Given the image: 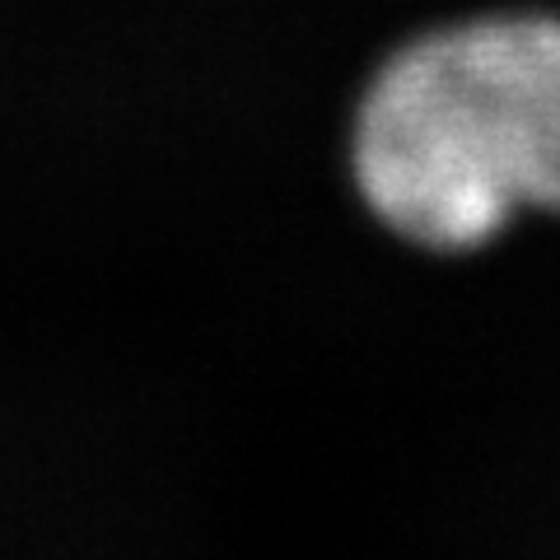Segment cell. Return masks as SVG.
Masks as SVG:
<instances>
[{
  "mask_svg": "<svg viewBox=\"0 0 560 560\" xmlns=\"http://www.w3.org/2000/svg\"><path fill=\"white\" fill-rule=\"evenodd\" d=\"M350 173L430 253L481 248L523 206L560 215V20L490 14L407 43L360 98Z\"/></svg>",
  "mask_w": 560,
  "mask_h": 560,
  "instance_id": "6da1fadb",
  "label": "cell"
}]
</instances>
